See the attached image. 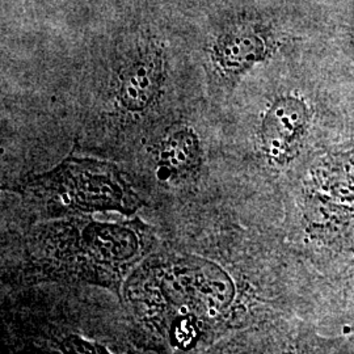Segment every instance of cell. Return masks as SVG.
<instances>
[{"label":"cell","instance_id":"cell-1","mask_svg":"<svg viewBox=\"0 0 354 354\" xmlns=\"http://www.w3.org/2000/svg\"><path fill=\"white\" fill-rule=\"evenodd\" d=\"M21 192L30 203L57 214L131 215L142 205L115 165L86 158H66L49 172L28 180Z\"/></svg>","mask_w":354,"mask_h":354},{"label":"cell","instance_id":"cell-2","mask_svg":"<svg viewBox=\"0 0 354 354\" xmlns=\"http://www.w3.org/2000/svg\"><path fill=\"white\" fill-rule=\"evenodd\" d=\"M76 225L79 235L68 236V245L50 244L62 254L53 257L55 263L64 261L76 274L92 281L100 277L106 285H118L122 274L143 253L145 238L140 227L133 225H106L89 221L87 225ZM53 243V241H51ZM71 270L68 274H71Z\"/></svg>","mask_w":354,"mask_h":354},{"label":"cell","instance_id":"cell-3","mask_svg":"<svg viewBox=\"0 0 354 354\" xmlns=\"http://www.w3.org/2000/svg\"><path fill=\"white\" fill-rule=\"evenodd\" d=\"M306 122L307 112L302 102L292 97L274 102L261 127L263 146L268 158L277 163L288 162L301 142Z\"/></svg>","mask_w":354,"mask_h":354},{"label":"cell","instance_id":"cell-4","mask_svg":"<svg viewBox=\"0 0 354 354\" xmlns=\"http://www.w3.org/2000/svg\"><path fill=\"white\" fill-rule=\"evenodd\" d=\"M203 151L197 133L189 127L168 130L156 151V175L163 183L180 184L198 175Z\"/></svg>","mask_w":354,"mask_h":354},{"label":"cell","instance_id":"cell-5","mask_svg":"<svg viewBox=\"0 0 354 354\" xmlns=\"http://www.w3.org/2000/svg\"><path fill=\"white\" fill-rule=\"evenodd\" d=\"M163 74L165 64L159 51L140 54L120 76V104L130 112L147 109L160 92Z\"/></svg>","mask_w":354,"mask_h":354},{"label":"cell","instance_id":"cell-6","mask_svg":"<svg viewBox=\"0 0 354 354\" xmlns=\"http://www.w3.org/2000/svg\"><path fill=\"white\" fill-rule=\"evenodd\" d=\"M264 54L260 39L252 36H223L214 48L215 64L228 74H239Z\"/></svg>","mask_w":354,"mask_h":354}]
</instances>
